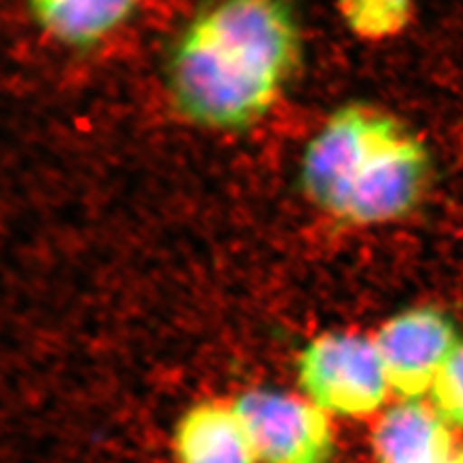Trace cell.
I'll use <instances>...</instances> for the list:
<instances>
[{"label":"cell","mask_w":463,"mask_h":463,"mask_svg":"<svg viewBox=\"0 0 463 463\" xmlns=\"http://www.w3.org/2000/svg\"><path fill=\"white\" fill-rule=\"evenodd\" d=\"M299 47L298 25L282 0H221L190 24L174 49V103L205 128L253 124L292 78Z\"/></svg>","instance_id":"6da1fadb"},{"label":"cell","mask_w":463,"mask_h":463,"mask_svg":"<svg viewBox=\"0 0 463 463\" xmlns=\"http://www.w3.org/2000/svg\"><path fill=\"white\" fill-rule=\"evenodd\" d=\"M427 141L402 116L371 103L332 112L301 158V185L315 207L352 226L405 219L432 184Z\"/></svg>","instance_id":"7a4b0ae2"},{"label":"cell","mask_w":463,"mask_h":463,"mask_svg":"<svg viewBox=\"0 0 463 463\" xmlns=\"http://www.w3.org/2000/svg\"><path fill=\"white\" fill-rule=\"evenodd\" d=\"M299 381L307 398L326 413H374L390 390L374 340L359 335H325L299 359Z\"/></svg>","instance_id":"3957f363"},{"label":"cell","mask_w":463,"mask_h":463,"mask_svg":"<svg viewBox=\"0 0 463 463\" xmlns=\"http://www.w3.org/2000/svg\"><path fill=\"white\" fill-rule=\"evenodd\" d=\"M263 463H325L332 452L326 411L311 400L274 390H253L236 403Z\"/></svg>","instance_id":"277c9868"},{"label":"cell","mask_w":463,"mask_h":463,"mask_svg":"<svg viewBox=\"0 0 463 463\" xmlns=\"http://www.w3.org/2000/svg\"><path fill=\"white\" fill-rule=\"evenodd\" d=\"M458 342L454 325L430 307L390 318L374 338L388 384L405 400H419L430 392Z\"/></svg>","instance_id":"5b68a950"},{"label":"cell","mask_w":463,"mask_h":463,"mask_svg":"<svg viewBox=\"0 0 463 463\" xmlns=\"http://www.w3.org/2000/svg\"><path fill=\"white\" fill-rule=\"evenodd\" d=\"M373 446L379 463H454L448 425L421 400L388 410L374 427Z\"/></svg>","instance_id":"8992f818"},{"label":"cell","mask_w":463,"mask_h":463,"mask_svg":"<svg viewBox=\"0 0 463 463\" xmlns=\"http://www.w3.org/2000/svg\"><path fill=\"white\" fill-rule=\"evenodd\" d=\"M180 463H255L257 456L236 405L205 403L187 413L176 432Z\"/></svg>","instance_id":"52a82bcc"},{"label":"cell","mask_w":463,"mask_h":463,"mask_svg":"<svg viewBox=\"0 0 463 463\" xmlns=\"http://www.w3.org/2000/svg\"><path fill=\"white\" fill-rule=\"evenodd\" d=\"M137 0H32L35 20L66 45H91L120 27Z\"/></svg>","instance_id":"ba28073f"},{"label":"cell","mask_w":463,"mask_h":463,"mask_svg":"<svg viewBox=\"0 0 463 463\" xmlns=\"http://www.w3.org/2000/svg\"><path fill=\"white\" fill-rule=\"evenodd\" d=\"M340 16L359 39L400 37L415 18V0H338Z\"/></svg>","instance_id":"9c48e42d"},{"label":"cell","mask_w":463,"mask_h":463,"mask_svg":"<svg viewBox=\"0 0 463 463\" xmlns=\"http://www.w3.org/2000/svg\"><path fill=\"white\" fill-rule=\"evenodd\" d=\"M432 408L446 425L463 427V340L456 344L430 388Z\"/></svg>","instance_id":"30bf717a"},{"label":"cell","mask_w":463,"mask_h":463,"mask_svg":"<svg viewBox=\"0 0 463 463\" xmlns=\"http://www.w3.org/2000/svg\"><path fill=\"white\" fill-rule=\"evenodd\" d=\"M454 463H463V450L458 454V458L454 459Z\"/></svg>","instance_id":"8fae6325"}]
</instances>
